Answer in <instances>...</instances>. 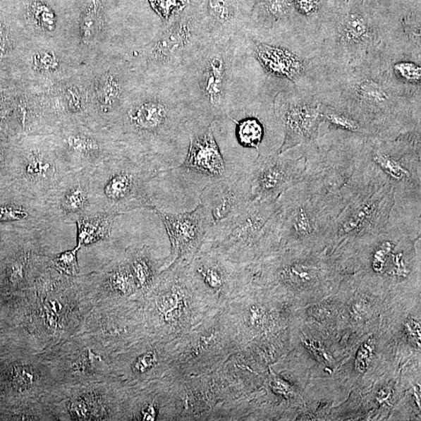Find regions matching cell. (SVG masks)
Here are the masks:
<instances>
[{"instance_id": "cell-1", "label": "cell", "mask_w": 421, "mask_h": 421, "mask_svg": "<svg viewBox=\"0 0 421 421\" xmlns=\"http://www.w3.org/2000/svg\"><path fill=\"white\" fill-rule=\"evenodd\" d=\"M317 95L370 126L379 138L421 129V99L389 77L374 51L356 63L332 71Z\"/></svg>"}, {"instance_id": "cell-2", "label": "cell", "mask_w": 421, "mask_h": 421, "mask_svg": "<svg viewBox=\"0 0 421 421\" xmlns=\"http://www.w3.org/2000/svg\"><path fill=\"white\" fill-rule=\"evenodd\" d=\"M365 138L321 125L319 138L303 145L307 193L334 220L347 205L379 188L387 181L365 150Z\"/></svg>"}, {"instance_id": "cell-3", "label": "cell", "mask_w": 421, "mask_h": 421, "mask_svg": "<svg viewBox=\"0 0 421 421\" xmlns=\"http://www.w3.org/2000/svg\"><path fill=\"white\" fill-rule=\"evenodd\" d=\"M191 119L190 106L176 78L153 81L150 90L130 101L124 118L126 127L146 145L168 172L185 157Z\"/></svg>"}, {"instance_id": "cell-4", "label": "cell", "mask_w": 421, "mask_h": 421, "mask_svg": "<svg viewBox=\"0 0 421 421\" xmlns=\"http://www.w3.org/2000/svg\"><path fill=\"white\" fill-rule=\"evenodd\" d=\"M248 56L255 59L265 75L283 85L281 92L320 94L332 71L321 54L319 36L296 31L260 37L242 32Z\"/></svg>"}, {"instance_id": "cell-5", "label": "cell", "mask_w": 421, "mask_h": 421, "mask_svg": "<svg viewBox=\"0 0 421 421\" xmlns=\"http://www.w3.org/2000/svg\"><path fill=\"white\" fill-rule=\"evenodd\" d=\"M236 38L207 40L176 78L190 106L192 120L213 124L231 117Z\"/></svg>"}, {"instance_id": "cell-6", "label": "cell", "mask_w": 421, "mask_h": 421, "mask_svg": "<svg viewBox=\"0 0 421 421\" xmlns=\"http://www.w3.org/2000/svg\"><path fill=\"white\" fill-rule=\"evenodd\" d=\"M388 14L363 0H332L319 36L332 71L356 63L382 42Z\"/></svg>"}, {"instance_id": "cell-7", "label": "cell", "mask_w": 421, "mask_h": 421, "mask_svg": "<svg viewBox=\"0 0 421 421\" xmlns=\"http://www.w3.org/2000/svg\"><path fill=\"white\" fill-rule=\"evenodd\" d=\"M372 164L394 190L391 216L421 220V129L395 138L365 139Z\"/></svg>"}, {"instance_id": "cell-8", "label": "cell", "mask_w": 421, "mask_h": 421, "mask_svg": "<svg viewBox=\"0 0 421 421\" xmlns=\"http://www.w3.org/2000/svg\"><path fill=\"white\" fill-rule=\"evenodd\" d=\"M281 226L279 201H252L238 215L212 227L207 241L223 257L250 260L279 248Z\"/></svg>"}, {"instance_id": "cell-9", "label": "cell", "mask_w": 421, "mask_h": 421, "mask_svg": "<svg viewBox=\"0 0 421 421\" xmlns=\"http://www.w3.org/2000/svg\"><path fill=\"white\" fill-rule=\"evenodd\" d=\"M207 40L195 6H189L145 47L142 65L153 81L176 78Z\"/></svg>"}, {"instance_id": "cell-10", "label": "cell", "mask_w": 421, "mask_h": 421, "mask_svg": "<svg viewBox=\"0 0 421 421\" xmlns=\"http://www.w3.org/2000/svg\"><path fill=\"white\" fill-rule=\"evenodd\" d=\"M394 202V190L386 182L347 205L332 220L328 246L350 250L374 238L388 226Z\"/></svg>"}, {"instance_id": "cell-11", "label": "cell", "mask_w": 421, "mask_h": 421, "mask_svg": "<svg viewBox=\"0 0 421 421\" xmlns=\"http://www.w3.org/2000/svg\"><path fill=\"white\" fill-rule=\"evenodd\" d=\"M278 201L282 219L279 247L312 250L328 246L332 219L312 201L302 182Z\"/></svg>"}, {"instance_id": "cell-12", "label": "cell", "mask_w": 421, "mask_h": 421, "mask_svg": "<svg viewBox=\"0 0 421 421\" xmlns=\"http://www.w3.org/2000/svg\"><path fill=\"white\" fill-rule=\"evenodd\" d=\"M306 164L303 145L257 161L250 171L252 201H278L286 190L302 182Z\"/></svg>"}, {"instance_id": "cell-13", "label": "cell", "mask_w": 421, "mask_h": 421, "mask_svg": "<svg viewBox=\"0 0 421 421\" xmlns=\"http://www.w3.org/2000/svg\"><path fill=\"white\" fill-rule=\"evenodd\" d=\"M322 101L319 96L279 92L273 99V109L283 130V140L278 153L300 145H309L319 138L322 125Z\"/></svg>"}, {"instance_id": "cell-14", "label": "cell", "mask_w": 421, "mask_h": 421, "mask_svg": "<svg viewBox=\"0 0 421 421\" xmlns=\"http://www.w3.org/2000/svg\"><path fill=\"white\" fill-rule=\"evenodd\" d=\"M262 266V276L293 290H309L334 278L335 268L322 255L291 249Z\"/></svg>"}, {"instance_id": "cell-15", "label": "cell", "mask_w": 421, "mask_h": 421, "mask_svg": "<svg viewBox=\"0 0 421 421\" xmlns=\"http://www.w3.org/2000/svg\"><path fill=\"white\" fill-rule=\"evenodd\" d=\"M251 202L250 171L245 169H235L221 178L211 181L199 198L212 227L238 215Z\"/></svg>"}, {"instance_id": "cell-16", "label": "cell", "mask_w": 421, "mask_h": 421, "mask_svg": "<svg viewBox=\"0 0 421 421\" xmlns=\"http://www.w3.org/2000/svg\"><path fill=\"white\" fill-rule=\"evenodd\" d=\"M154 211L164 224L171 242L169 266L185 263L193 258L207 242L212 227L203 206L199 203L195 209L180 213H169L158 208Z\"/></svg>"}, {"instance_id": "cell-17", "label": "cell", "mask_w": 421, "mask_h": 421, "mask_svg": "<svg viewBox=\"0 0 421 421\" xmlns=\"http://www.w3.org/2000/svg\"><path fill=\"white\" fill-rule=\"evenodd\" d=\"M255 0H202L195 6L207 39L227 41L245 30Z\"/></svg>"}, {"instance_id": "cell-18", "label": "cell", "mask_w": 421, "mask_h": 421, "mask_svg": "<svg viewBox=\"0 0 421 421\" xmlns=\"http://www.w3.org/2000/svg\"><path fill=\"white\" fill-rule=\"evenodd\" d=\"M212 124L190 120L188 123L189 145L185 157L176 169L208 177L211 181L230 172L214 135Z\"/></svg>"}, {"instance_id": "cell-19", "label": "cell", "mask_w": 421, "mask_h": 421, "mask_svg": "<svg viewBox=\"0 0 421 421\" xmlns=\"http://www.w3.org/2000/svg\"><path fill=\"white\" fill-rule=\"evenodd\" d=\"M374 53L383 69L398 86L421 99V54L396 50L382 42Z\"/></svg>"}, {"instance_id": "cell-20", "label": "cell", "mask_w": 421, "mask_h": 421, "mask_svg": "<svg viewBox=\"0 0 421 421\" xmlns=\"http://www.w3.org/2000/svg\"><path fill=\"white\" fill-rule=\"evenodd\" d=\"M243 31L261 37L295 31L291 0H255Z\"/></svg>"}, {"instance_id": "cell-21", "label": "cell", "mask_w": 421, "mask_h": 421, "mask_svg": "<svg viewBox=\"0 0 421 421\" xmlns=\"http://www.w3.org/2000/svg\"><path fill=\"white\" fill-rule=\"evenodd\" d=\"M382 43L396 50L421 54L420 4L388 14Z\"/></svg>"}, {"instance_id": "cell-22", "label": "cell", "mask_w": 421, "mask_h": 421, "mask_svg": "<svg viewBox=\"0 0 421 421\" xmlns=\"http://www.w3.org/2000/svg\"><path fill=\"white\" fill-rule=\"evenodd\" d=\"M332 0H291L295 31L319 36Z\"/></svg>"}, {"instance_id": "cell-23", "label": "cell", "mask_w": 421, "mask_h": 421, "mask_svg": "<svg viewBox=\"0 0 421 421\" xmlns=\"http://www.w3.org/2000/svg\"><path fill=\"white\" fill-rule=\"evenodd\" d=\"M321 116L322 125L327 128L343 131L365 139L379 138L370 126L360 121L355 116L343 109L331 106L323 101H322Z\"/></svg>"}, {"instance_id": "cell-24", "label": "cell", "mask_w": 421, "mask_h": 421, "mask_svg": "<svg viewBox=\"0 0 421 421\" xmlns=\"http://www.w3.org/2000/svg\"><path fill=\"white\" fill-rule=\"evenodd\" d=\"M192 269L195 279L214 291L224 289L231 279V272L216 257L205 255L197 258Z\"/></svg>"}, {"instance_id": "cell-25", "label": "cell", "mask_w": 421, "mask_h": 421, "mask_svg": "<svg viewBox=\"0 0 421 421\" xmlns=\"http://www.w3.org/2000/svg\"><path fill=\"white\" fill-rule=\"evenodd\" d=\"M123 71H109L102 76L99 84V100L106 109L119 107L125 94L126 80Z\"/></svg>"}, {"instance_id": "cell-26", "label": "cell", "mask_w": 421, "mask_h": 421, "mask_svg": "<svg viewBox=\"0 0 421 421\" xmlns=\"http://www.w3.org/2000/svg\"><path fill=\"white\" fill-rule=\"evenodd\" d=\"M79 245L104 238L109 234L113 219L109 216L97 220L79 221Z\"/></svg>"}, {"instance_id": "cell-27", "label": "cell", "mask_w": 421, "mask_h": 421, "mask_svg": "<svg viewBox=\"0 0 421 421\" xmlns=\"http://www.w3.org/2000/svg\"><path fill=\"white\" fill-rule=\"evenodd\" d=\"M131 271L138 286L147 288L152 283L156 270L147 251H140L136 254L133 260Z\"/></svg>"}, {"instance_id": "cell-28", "label": "cell", "mask_w": 421, "mask_h": 421, "mask_svg": "<svg viewBox=\"0 0 421 421\" xmlns=\"http://www.w3.org/2000/svg\"><path fill=\"white\" fill-rule=\"evenodd\" d=\"M150 2L165 25L171 23L190 6V0H150Z\"/></svg>"}, {"instance_id": "cell-29", "label": "cell", "mask_w": 421, "mask_h": 421, "mask_svg": "<svg viewBox=\"0 0 421 421\" xmlns=\"http://www.w3.org/2000/svg\"><path fill=\"white\" fill-rule=\"evenodd\" d=\"M109 282L117 293L123 295L134 293L138 287L131 270L126 267L118 268L111 273Z\"/></svg>"}, {"instance_id": "cell-30", "label": "cell", "mask_w": 421, "mask_h": 421, "mask_svg": "<svg viewBox=\"0 0 421 421\" xmlns=\"http://www.w3.org/2000/svg\"><path fill=\"white\" fill-rule=\"evenodd\" d=\"M100 17L98 7H96L94 2L87 7L85 11L83 21H81V31L84 39L88 41L92 39L96 32L99 28Z\"/></svg>"}, {"instance_id": "cell-31", "label": "cell", "mask_w": 421, "mask_h": 421, "mask_svg": "<svg viewBox=\"0 0 421 421\" xmlns=\"http://www.w3.org/2000/svg\"><path fill=\"white\" fill-rule=\"evenodd\" d=\"M381 12L390 14L420 4V0H363Z\"/></svg>"}, {"instance_id": "cell-32", "label": "cell", "mask_w": 421, "mask_h": 421, "mask_svg": "<svg viewBox=\"0 0 421 421\" xmlns=\"http://www.w3.org/2000/svg\"><path fill=\"white\" fill-rule=\"evenodd\" d=\"M80 247L75 250L66 251L54 258V263L56 267L69 276H75L79 272L77 260V251Z\"/></svg>"}, {"instance_id": "cell-33", "label": "cell", "mask_w": 421, "mask_h": 421, "mask_svg": "<svg viewBox=\"0 0 421 421\" xmlns=\"http://www.w3.org/2000/svg\"><path fill=\"white\" fill-rule=\"evenodd\" d=\"M35 20L46 30H53L56 24L55 13L48 6L36 3L32 6Z\"/></svg>"}, {"instance_id": "cell-34", "label": "cell", "mask_w": 421, "mask_h": 421, "mask_svg": "<svg viewBox=\"0 0 421 421\" xmlns=\"http://www.w3.org/2000/svg\"><path fill=\"white\" fill-rule=\"evenodd\" d=\"M374 349V341L372 338L367 339L360 347L355 360V367L360 373H364L370 365Z\"/></svg>"}, {"instance_id": "cell-35", "label": "cell", "mask_w": 421, "mask_h": 421, "mask_svg": "<svg viewBox=\"0 0 421 421\" xmlns=\"http://www.w3.org/2000/svg\"><path fill=\"white\" fill-rule=\"evenodd\" d=\"M35 374L30 367H17L13 373V384L14 388L25 390L33 385Z\"/></svg>"}, {"instance_id": "cell-36", "label": "cell", "mask_w": 421, "mask_h": 421, "mask_svg": "<svg viewBox=\"0 0 421 421\" xmlns=\"http://www.w3.org/2000/svg\"><path fill=\"white\" fill-rule=\"evenodd\" d=\"M157 361L156 354L152 352L146 353L137 360L135 370L139 373L146 372L156 365Z\"/></svg>"}, {"instance_id": "cell-37", "label": "cell", "mask_w": 421, "mask_h": 421, "mask_svg": "<svg viewBox=\"0 0 421 421\" xmlns=\"http://www.w3.org/2000/svg\"><path fill=\"white\" fill-rule=\"evenodd\" d=\"M270 386L273 391L279 396L289 397L293 394L290 384L276 375H272Z\"/></svg>"}, {"instance_id": "cell-38", "label": "cell", "mask_w": 421, "mask_h": 421, "mask_svg": "<svg viewBox=\"0 0 421 421\" xmlns=\"http://www.w3.org/2000/svg\"><path fill=\"white\" fill-rule=\"evenodd\" d=\"M34 64L41 70L48 71L54 69L57 63L53 54L43 51L35 56Z\"/></svg>"}, {"instance_id": "cell-39", "label": "cell", "mask_w": 421, "mask_h": 421, "mask_svg": "<svg viewBox=\"0 0 421 421\" xmlns=\"http://www.w3.org/2000/svg\"><path fill=\"white\" fill-rule=\"evenodd\" d=\"M405 329L412 341L416 343L420 348L421 337L420 322L415 319H409L405 324Z\"/></svg>"}, {"instance_id": "cell-40", "label": "cell", "mask_w": 421, "mask_h": 421, "mask_svg": "<svg viewBox=\"0 0 421 421\" xmlns=\"http://www.w3.org/2000/svg\"><path fill=\"white\" fill-rule=\"evenodd\" d=\"M69 143L75 150L83 152L93 151L98 149V145L92 140L80 138H71Z\"/></svg>"}, {"instance_id": "cell-41", "label": "cell", "mask_w": 421, "mask_h": 421, "mask_svg": "<svg viewBox=\"0 0 421 421\" xmlns=\"http://www.w3.org/2000/svg\"><path fill=\"white\" fill-rule=\"evenodd\" d=\"M72 415L78 418H85L90 413L88 405L84 400H76L71 405Z\"/></svg>"}, {"instance_id": "cell-42", "label": "cell", "mask_w": 421, "mask_h": 421, "mask_svg": "<svg viewBox=\"0 0 421 421\" xmlns=\"http://www.w3.org/2000/svg\"><path fill=\"white\" fill-rule=\"evenodd\" d=\"M264 320V312L263 309L257 305L250 308V322L251 326L258 328L262 326Z\"/></svg>"}, {"instance_id": "cell-43", "label": "cell", "mask_w": 421, "mask_h": 421, "mask_svg": "<svg viewBox=\"0 0 421 421\" xmlns=\"http://www.w3.org/2000/svg\"><path fill=\"white\" fill-rule=\"evenodd\" d=\"M85 196L83 192L80 190L73 191L71 193L66 199V205L70 207L71 209H79L81 205L84 203Z\"/></svg>"}, {"instance_id": "cell-44", "label": "cell", "mask_w": 421, "mask_h": 421, "mask_svg": "<svg viewBox=\"0 0 421 421\" xmlns=\"http://www.w3.org/2000/svg\"><path fill=\"white\" fill-rule=\"evenodd\" d=\"M27 214L8 208L0 209V220H13L25 218Z\"/></svg>"}, {"instance_id": "cell-45", "label": "cell", "mask_w": 421, "mask_h": 421, "mask_svg": "<svg viewBox=\"0 0 421 421\" xmlns=\"http://www.w3.org/2000/svg\"><path fill=\"white\" fill-rule=\"evenodd\" d=\"M157 417V411L154 406L150 405L143 412V420H154Z\"/></svg>"}, {"instance_id": "cell-46", "label": "cell", "mask_w": 421, "mask_h": 421, "mask_svg": "<svg viewBox=\"0 0 421 421\" xmlns=\"http://www.w3.org/2000/svg\"><path fill=\"white\" fill-rule=\"evenodd\" d=\"M41 165H42V164H39V162H37V164H34L32 166H35V167H39ZM40 169H41V171H42V169H42V168H41V169H40V168H36L35 169H33V171H34L35 172H37V171H40Z\"/></svg>"}]
</instances>
